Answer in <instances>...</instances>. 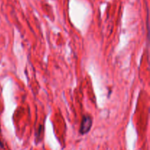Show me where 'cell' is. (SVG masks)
I'll return each instance as SVG.
<instances>
[{
  "mask_svg": "<svg viewBox=\"0 0 150 150\" xmlns=\"http://www.w3.org/2000/svg\"><path fill=\"white\" fill-rule=\"evenodd\" d=\"M92 125V119L90 116H84L80 127L81 134L83 135L90 130Z\"/></svg>",
  "mask_w": 150,
  "mask_h": 150,
  "instance_id": "1",
  "label": "cell"
}]
</instances>
